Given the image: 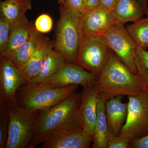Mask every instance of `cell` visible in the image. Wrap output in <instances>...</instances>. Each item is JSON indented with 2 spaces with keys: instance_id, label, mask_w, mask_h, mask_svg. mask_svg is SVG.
<instances>
[{
  "instance_id": "obj_31",
  "label": "cell",
  "mask_w": 148,
  "mask_h": 148,
  "mask_svg": "<svg viewBox=\"0 0 148 148\" xmlns=\"http://www.w3.org/2000/svg\"><path fill=\"white\" fill-rule=\"evenodd\" d=\"M100 5V0H83L82 16Z\"/></svg>"
},
{
  "instance_id": "obj_12",
  "label": "cell",
  "mask_w": 148,
  "mask_h": 148,
  "mask_svg": "<svg viewBox=\"0 0 148 148\" xmlns=\"http://www.w3.org/2000/svg\"><path fill=\"white\" fill-rule=\"evenodd\" d=\"M79 115L83 132L93 135L96 125L98 92L94 86L83 88Z\"/></svg>"
},
{
  "instance_id": "obj_27",
  "label": "cell",
  "mask_w": 148,
  "mask_h": 148,
  "mask_svg": "<svg viewBox=\"0 0 148 148\" xmlns=\"http://www.w3.org/2000/svg\"><path fill=\"white\" fill-rule=\"evenodd\" d=\"M62 5L74 18H81L83 11V0H64Z\"/></svg>"
},
{
  "instance_id": "obj_7",
  "label": "cell",
  "mask_w": 148,
  "mask_h": 148,
  "mask_svg": "<svg viewBox=\"0 0 148 148\" xmlns=\"http://www.w3.org/2000/svg\"><path fill=\"white\" fill-rule=\"evenodd\" d=\"M128 114L119 135L131 140L148 134V87L138 95L128 96Z\"/></svg>"
},
{
  "instance_id": "obj_17",
  "label": "cell",
  "mask_w": 148,
  "mask_h": 148,
  "mask_svg": "<svg viewBox=\"0 0 148 148\" xmlns=\"http://www.w3.org/2000/svg\"><path fill=\"white\" fill-rule=\"evenodd\" d=\"M53 48V42L48 38L45 36L21 72L27 83H29L36 76L42 66L46 56Z\"/></svg>"
},
{
  "instance_id": "obj_32",
  "label": "cell",
  "mask_w": 148,
  "mask_h": 148,
  "mask_svg": "<svg viewBox=\"0 0 148 148\" xmlns=\"http://www.w3.org/2000/svg\"><path fill=\"white\" fill-rule=\"evenodd\" d=\"M120 0H100V5L110 10L115 8Z\"/></svg>"
},
{
  "instance_id": "obj_19",
  "label": "cell",
  "mask_w": 148,
  "mask_h": 148,
  "mask_svg": "<svg viewBox=\"0 0 148 148\" xmlns=\"http://www.w3.org/2000/svg\"><path fill=\"white\" fill-rule=\"evenodd\" d=\"M113 11L117 23L123 25L138 21L145 14L138 0H120Z\"/></svg>"
},
{
  "instance_id": "obj_30",
  "label": "cell",
  "mask_w": 148,
  "mask_h": 148,
  "mask_svg": "<svg viewBox=\"0 0 148 148\" xmlns=\"http://www.w3.org/2000/svg\"><path fill=\"white\" fill-rule=\"evenodd\" d=\"M148 148V134L142 138L131 140L130 148Z\"/></svg>"
},
{
  "instance_id": "obj_13",
  "label": "cell",
  "mask_w": 148,
  "mask_h": 148,
  "mask_svg": "<svg viewBox=\"0 0 148 148\" xmlns=\"http://www.w3.org/2000/svg\"><path fill=\"white\" fill-rule=\"evenodd\" d=\"M123 95H119L107 100L106 115L109 131L112 136H118L128 114V103L122 102Z\"/></svg>"
},
{
  "instance_id": "obj_4",
  "label": "cell",
  "mask_w": 148,
  "mask_h": 148,
  "mask_svg": "<svg viewBox=\"0 0 148 148\" xmlns=\"http://www.w3.org/2000/svg\"><path fill=\"white\" fill-rule=\"evenodd\" d=\"M78 86L74 84L65 87L49 88L26 84L17 90L16 104L26 110H41L71 96L76 92Z\"/></svg>"
},
{
  "instance_id": "obj_24",
  "label": "cell",
  "mask_w": 148,
  "mask_h": 148,
  "mask_svg": "<svg viewBox=\"0 0 148 148\" xmlns=\"http://www.w3.org/2000/svg\"><path fill=\"white\" fill-rule=\"evenodd\" d=\"M136 68L137 74L148 87V52L138 47L136 52Z\"/></svg>"
},
{
  "instance_id": "obj_1",
  "label": "cell",
  "mask_w": 148,
  "mask_h": 148,
  "mask_svg": "<svg viewBox=\"0 0 148 148\" xmlns=\"http://www.w3.org/2000/svg\"><path fill=\"white\" fill-rule=\"evenodd\" d=\"M82 98V92H76L54 106L39 111L29 148L42 144L63 130L82 128L79 115Z\"/></svg>"
},
{
  "instance_id": "obj_29",
  "label": "cell",
  "mask_w": 148,
  "mask_h": 148,
  "mask_svg": "<svg viewBox=\"0 0 148 148\" xmlns=\"http://www.w3.org/2000/svg\"><path fill=\"white\" fill-rule=\"evenodd\" d=\"M93 141V135L83 132L79 140L72 148H90Z\"/></svg>"
},
{
  "instance_id": "obj_26",
  "label": "cell",
  "mask_w": 148,
  "mask_h": 148,
  "mask_svg": "<svg viewBox=\"0 0 148 148\" xmlns=\"http://www.w3.org/2000/svg\"><path fill=\"white\" fill-rule=\"evenodd\" d=\"M53 27V21L48 14H43L36 19L35 27L36 30L40 33H48L51 31Z\"/></svg>"
},
{
  "instance_id": "obj_5",
  "label": "cell",
  "mask_w": 148,
  "mask_h": 148,
  "mask_svg": "<svg viewBox=\"0 0 148 148\" xmlns=\"http://www.w3.org/2000/svg\"><path fill=\"white\" fill-rule=\"evenodd\" d=\"M113 52L103 36L88 35L83 37L75 63L99 77Z\"/></svg>"
},
{
  "instance_id": "obj_23",
  "label": "cell",
  "mask_w": 148,
  "mask_h": 148,
  "mask_svg": "<svg viewBox=\"0 0 148 148\" xmlns=\"http://www.w3.org/2000/svg\"><path fill=\"white\" fill-rule=\"evenodd\" d=\"M9 121L8 107L3 101L0 100V148H5Z\"/></svg>"
},
{
  "instance_id": "obj_28",
  "label": "cell",
  "mask_w": 148,
  "mask_h": 148,
  "mask_svg": "<svg viewBox=\"0 0 148 148\" xmlns=\"http://www.w3.org/2000/svg\"><path fill=\"white\" fill-rule=\"evenodd\" d=\"M131 140L127 135L112 136L109 140L108 148H130Z\"/></svg>"
},
{
  "instance_id": "obj_25",
  "label": "cell",
  "mask_w": 148,
  "mask_h": 148,
  "mask_svg": "<svg viewBox=\"0 0 148 148\" xmlns=\"http://www.w3.org/2000/svg\"><path fill=\"white\" fill-rule=\"evenodd\" d=\"M11 27L4 17L0 16V58L5 56V51L10 36Z\"/></svg>"
},
{
  "instance_id": "obj_20",
  "label": "cell",
  "mask_w": 148,
  "mask_h": 148,
  "mask_svg": "<svg viewBox=\"0 0 148 148\" xmlns=\"http://www.w3.org/2000/svg\"><path fill=\"white\" fill-rule=\"evenodd\" d=\"M31 9V0H4L0 3L1 16L7 20L10 27L24 18L26 12Z\"/></svg>"
},
{
  "instance_id": "obj_34",
  "label": "cell",
  "mask_w": 148,
  "mask_h": 148,
  "mask_svg": "<svg viewBox=\"0 0 148 148\" xmlns=\"http://www.w3.org/2000/svg\"><path fill=\"white\" fill-rule=\"evenodd\" d=\"M148 52V50L147 51Z\"/></svg>"
},
{
  "instance_id": "obj_9",
  "label": "cell",
  "mask_w": 148,
  "mask_h": 148,
  "mask_svg": "<svg viewBox=\"0 0 148 148\" xmlns=\"http://www.w3.org/2000/svg\"><path fill=\"white\" fill-rule=\"evenodd\" d=\"M27 84L22 73L6 56L0 58V100L8 107L17 106L18 88Z\"/></svg>"
},
{
  "instance_id": "obj_8",
  "label": "cell",
  "mask_w": 148,
  "mask_h": 148,
  "mask_svg": "<svg viewBox=\"0 0 148 148\" xmlns=\"http://www.w3.org/2000/svg\"><path fill=\"white\" fill-rule=\"evenodd\" d=\"M103 36L121 61L133 74L138 75L135 58L138 46L124 25L116 23Z\"/></svg>"
},
{
  "instance_id": "obj_21",
  "label": "cell",
  "mask_w": 148,
  "mask_h": 148,
  "mask_svg": "<svg viewBox=\"0 0 148 148\" xmlns=\"http://www.w3.org/2000/svg\"><path fill=\"white\" fill-rule=\"evenodd\" d=\"M82 128L67 130L56 133L42 143V148H72L82 134Z\"/></svg>"
},
{
  "instance_id": "obj_11",
  "label": "cell",
  "mask_w": 148,
  "mask_h": 148,
  "mask_svg": "<svg viewBox=\"0 0 148 148\" xmlns=\"http://www.w3.org/2000/svg\"><path fill=\"white\" fill-rule=\"evenodd\" d=\"M84 37L91 35L103 36L116 21L113 11L100 5L81 17Z\"/></svg>"
},
{
  "instance_id": "obj_10",
  "label": "cell",
  "mask_w": 148,
  "mask_h": 148,
  "mask_svg": "<svg viewBox=\"0 0 148 148\" xmlns=\"http://www.w3.org/2000/svg\"><path fill=\"white\" fill-rule=\"evenodd\" d=\"M98 77L76 64L66 63L61 71L49 80L38 85L41 87L59 88L71 85L83 88L93 86Z\"/></svg>"
},
{
  "instance_id": "obj_14",
  "label": "cell",
  "mask_w": 148,
  "mask_h": 148,
  "mask_svg": "<svg viewBox=\"0 0 148 148\" xmlns=\"http://www.w3.org/2000/svg\"><path fill=\"white\" fill-rule=\"evenodd\" d=\"M66 64L63 56L53 48L48 52L39 72L29 84H39L49 80Z\"/></svg>"
},
{
  "instance_id": "obj_18",
  "label": "cell",
  "mask_w": 148,
  "mask_h": 148,
  "mask_svg": "<svg viewBox=\"0 0 148 148\" xmlns=\"http://www.w3.org/2000/svg\"><path fill=\"white\" fill-rule=\"evenodd\" d=\"M41 34L37 31L35 27L27 40L14 53L12 61L21 72L44 38V36Z\"/></svg>"
},
{
  "instance_id": "obj_15",
  "label": "cell",
  "mask_w": 148,
  "mask_h": 148,
  "mask_svg": "<svg viewBox=\"0 0 148 148\" xmlns=\"http://www.w3.org/2000/svg\"><path fill=\"white\" fill-rule=\"evenodd\" d=\"M107 100L98 94L96 125L93 134L92 148H108L109 140L112 135L109 131L106 115Z\"/></svg>"
},
{
  "instance_id": "obj_22",
  "label": "cell",
  "mask_w": 148,
  "mask_h": 148,
  "mask_svg": "<svg viewBox=\"0 0 148 148\" xmlns=\"http://www.w3.org/2000/svg\"><path fill=\"white\" fill-rule=\"evenodd\" d=\"M126 29L138 47L147 50L148 48V16L127 25Z\"/></svg>"
},
{
  "instance_id": "obj_16",
  "label": "cell",
  "mask_w": 148,
  "mask_h": 148,
  "mask_svg": "<svg viewBox=\"0 0 148 148\" xmlns=\"http://www.w3.org/2000/svg\"><path fill=\"white\" fill-rule=\"evenodd\" d=\"M35 27L25 16L11 26L10 36L5 56L12 60L16 50L27 40Z\"/></svg>"
},
{
  "instance_id": "obj_3",
  "label": "cell",
  "mask_w": 148,
  "mask_h": 148,
  "mask_svg": "<svg viewBox=\"0 0 148 148\" xmlns=\"http://www.w3.org/2000/svg\"><path fill=\"white\" fill-rule=\"evenodd\" d=\"M53 48L61 53L66 63H75L84 37L81 18H74L63 5H60Z\"/></svg>"
},
{
  "instance_id": "obj_2",
  "label": "cell",
  "mask_w": 148,
  "mask_h": 148,
  "mask_svg": "<svg viewBox=\"0 0 148 148\" xmlns=\"http://www.w3.org/2000/svg\"><path fill=\"white\" fill-rule=\"evenodd\" d=\"M93 86L107 101L119 95L135 96L147 88L114 52Z\"/></svg>"
},
{
  "instance_id": "obj_33",
  "label": "cell",
  "mask_w": 148,
  "mask_h": 148,
  "mask_svg": "<svg viewBox=\"0 0 148 148\" xmlns=\"http://www.w3.org/2000/svg\"><path fill=\"white\" fill-rule=\"evenodd\" d=\"M58 1L59 4H62L64 3V0H58Z\"/></svg>"
},
{
  "instance_id": "obj_6",
  "label": "cell",
  "mask_w": 148,
  "mask_h": 148,
  "mask_svg": "<svg viewBox=\"0 0 148 148\" xmlns=\"http://www.w3.org/2000/svg\"><path fill=\"white\" fill-rule=\"evenodd\" d=\"M8 109L10 121L5 148H29L39 111L26 110L17 105Z\"/></svg>"
}]
</instances>
